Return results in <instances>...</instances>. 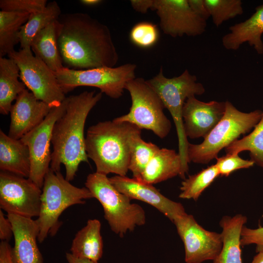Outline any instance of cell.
<instances>
[{"instance_id":"cell-7","label":"cell","mask_w":263,"mask_h":263,"mask_svg":"<svg viewBox=\"0 0 263 263\" xmlns=\"http://www.w3.org/2000/svg\"><path fill=\"white\" fill-rule=\"evenodd\" d=\"M85 185L102 205L104 218L114 233L123 237L128 231L146 223L144 209L117 190L106 175L90 173Z\"/></svg>"},{"instance_id":"cell-13","label":"cell","mask_w":263,"mask_h":263,"mask_svg":"<svg viewBox=\"0 0 263 263\" xmlns=\"http://www.w3.org/2000/svg\"><path fill=\"white\" fill-rule=\"evenodd\" d=\"M67 97L58 107L52 108L44 120L20 140L28 148L31 159L29 179L42 188L50 168L52 131L56 121L64 113Z\"/></svg>"},{"instance_id":"cell-11","label":"cell","mask_w":263,"mask_h":263,"mask_svg":"<svg viewBox=\"0 0 263 263\" xmlns=\"http://www.w3.org/2000/svg\"><path fill=\"white\" fill-rule=\"evenodd\" d=\"M42 188L28 178L0 172V207L7 212L32 218L39 214Z\"/></svg>"},{"instance_id":"cell-34","label":"cell","mask_w":263,"mask_h":263,"mask_svg":"<svg viewBox=\"0 0 263 263\" xmlns=\"http://www.w3.org/2000/svg\"><path fill=\"white\" fill-rule=\"evenodd\" d=\"M215 164L220 175L228 176L233 171L241 169L250 168L254 165L251 160H244L238 154H227L217 157Z\"/></svg>"},{"instance_id":"cell-1","label":"cell","mask_w":263,"mask_h":263,"mask_svg":"<svg viewBox=\"0 0 263 263\" xmlns=\"http://www.w3.org/2000/svg\"><path fill=\"white\" fill-rule=\"evenodd\" d=\"M56 24L64 67L75 70L114 67L119 57L107 26L83 13L61 14Z\"/></svg>"},{"instance_id":"cell-14","label":"cell","mask_w":263,"mask_h":263,"mask_svg":"<svg viewBox=\"0 0 263 263\" xmlns=\"http://www.w3.org/2000/svg\"><path fill=\"white\" fill-rule=\"evenodd\" d=\"M151 10L159 17L164 34L173 38L197 36L206 31L207 21L192 11L188 0H153Z\"/></svg>"},{"instance_id":"cell-39","label":"cell","mask_w":263,"mask_h":263,"mask_svg":"<svg viewBox=\"0 0 263 263\" xmlns=\"http://www.w3.org/2000/svg\"><path fill=\"white\" fill-rule=\"evenodd\" d=\"M131 3L135 11L145 14L149 9H151L153 0H132Z\"/></svg>"},{"instance_id":"cell-41","label":"cell","mask_w":263,"mask_h":263,"mask_svg":"<svg viewBox=\"0 0 263 263\" xmlns=\"http://www.w3.org/2000/svg\"><path fill=\"white\" fill-rule=\"evenodd\" d=\"M79 2L83 5L87 6H95L101 2L102 0H81Z\"/></svg>"},{"instance_id":"cell-26","label":"cell","mask_w":263,"mask_h":263,"mask_svg":"<svg viewBox=\"0 0 263 263\" xmlns=\"http://www.w3.org/2000/svg\"><path fill=\"white\" fill-rule=\"evenodd\" d=\"M61 15L60 8L56 1L49 2L43 10L31 14L26 22L21 27L19 34L20 49H31V43L35 36L57 20Z\"/></svg>"},{"instance_id":"cell-35","label":"cell","mask_w":263,"mask_h":263,"mask_svg":"<svg viewBox=\"0 0 263 263\" xmlns=\"http://www.w3.org/2000/svg\"><path fill=\"white\" fill-rule=\"evenodd\" d=\"M254 244L256 251L259 252L263 250V227L251 229L244 225L243 227L241 234V244L244 246Z\"/></svg>"},{"instance_id":"cell-18","label":"cell","mask_w":263,"mask_h":263,"mask_svg":"<svg viewBox=\"0 0 263 263\" xmlns=\"http://www.w3.org/2000/svg\"><path fill=\"white\" fill-rule=\"evenodd\" d=\"M14 238L13 253L17 263H43L37 241L39 232L37 220L8 214Z\"/></svg>"},{"instance_id":"cell-38","label":"cell","mask_w":263,"mask_h":263,"mask_svg":"<svg viewBox=\"0 0 263 263\" xmlns=\"http://www.w3.org/2000/svg\"><path fill=\"white\" fill-rule=\"evenodd\" d=\"M0 263H17L13 253V248L8 242L0 243Z\"/></svg>"},{"instance_id":"cell-12","label":"cell","mask_w":263,"mask_h":263,"mask_svg":"<svg viewBox=\"0 0 263 263\" xmlns=\"http://www.w3.org/2000/svg\"><path fill=\"white\" fill-rule=\"evenodd\" d=\"M173 223L184 245L186 263L214 262L218 259L223 247L221 233L205 229L187 213L178 217Z\"/></svg>"},{"instance_id":"cell-3","label":"cell","mask_w":263,"mask_h":263,"mask_svg":"<svg viewBox=\"0 0 263 263\" xmlns=\"http://www.w3.org/2000/svg\"><path fill=\"white\" fill-rule=\"evenodd\" d=\"M139 130L132 124L114 119L90 126L85 137V149L96 172L126 176L129 170L130 140Z\"/></svg>"},{"instance_id":"cell-24","label":"cell","mask_w":263,"mask_h":263,"mask_svg":"<svg viewBox=\"0 0 263 263\" xmlns=\"http://www.w3.org/2000/svg\"><path fill=\"white\" fill-rule=\"evenodd\" d=\"M19 70L10 58L0 57V113H10L12 103L26 88L19 80Z\"/></svg>"},{"instance_id":"cell-37","label":"cell","mask_w":263,"mask_h":263,"mask_svg":"<svg viewBox=\"0 0 263 263\" xmlns=\"http://www.w3.org/2000/svg\"><path fill=\"white\" fill-rule=\"evenodd\" d=\"M192 11L199 17L207 21L210 17L205 0H188Z\"/></svg>"},{"instance_id":"cell-30","label":"cell","mask_w":263,"mask_h":263,"mask_svg":"<svg viewBox=\"0 0 263 263\" xmlns=\"http://www.w3.org/2000/svg\"><path fill=\"white\" fill-rule=\"evenodd\" d=\"M219 176L215 164L203 169L196 174L189 175L181 183L179 197L182 199L197 200L204 190Z\"/></svg>"},{"instance_id":"cell-42","label":"cell","mask_w":263,"mask_h":263,"mask_svg":"<svg viewBox=\"0 0 263 263\" xmlns=\"http://www.w3.org/2000/svg\"><path fill=\"white\" fill-rule=\"evenodd\" d=\"M251 263H263V250L257 252Z\"/></svg>"},{"instance_id":"cell-20","label":"cell","mask_w":263,"mask_h":263,"mask_svg":"<svg viewBox=\"0 0 263 263\" xmlns=\"http://www.w3.org/2000/svg\"><path fill=\"white\" fill-rule=\"evenodd\" d=\"M0 169L25 178L31 170L30 155L28 147L20 139L9 137L0 130Z\"/></svg>"},{"instance_id":"cell-22","label":"cell","mask_w":263,"mask_h":263,"mask_svg":"<svg viewBox=\"0 0 263 263\" xmlns=\"http://www.w3.org/2000/svg\"><path fill=\"white\" fill-rule=\"evenodd\" d=\"M247 218L241 214L224 216L220 221L222 228L223 247L218 259L213 263H243L241 234Z\"/></svg>"},{"instance_id":"cell-17","label":"cell","mask_w":263,"mask_h":263,"mask_svg":"<svg viewBox=\"0 0 263 263\" xmlns=\"http://www.w3.org/2000/svg\"><path fill=\"white\" fill-rule=\"evenodd\" d=\"M52 108L26 89L19 95L11 109L8 135L20 139L39 125Z\"/></svg>"},{"instance_id":"cell-16","label":"cell","mask_w":263,"mask_h":263,"mask_svg":"<svg viewBox=\"0 0 263 263\" xmlns=\"http://www.w3.org/2000/svg\"><path fill=\"white\" fill-rule=\"evenodd\" d=\"M225 102H205L195 96L187 98L182 110L184 132L187 137L204 138L220 121L224 115Z\"/></svg>"},{"instance_id":"cell-33","label":"cell","mask_w":263,"mask_h":263,"mask_svg":"<svg viewBox=\"0 0 263 263\" xmlns=\"http://www.w3.org/2000/svg\"><path fill=\"white\" fill-rule=\"evenodd\" d=\"M46 0H0L1 11L30 14L43 10L47 5Z\"/></svg>"},{"instance_id":"cell-2","label":"cell","mask_w":263,"mask_h":263,"mask_svg":"<svg viewBox=\"0 0 263 263\" xmlns=\"http://www.w3.org/2000/svg\"><path fill=\"white\" fill-rule=\"evenodd\" d=\"M102 93L84 91L67 97L64 113L56 121L52 131L50 169L60 171L65 166V179L72 181L80 164L89 163L85 149L84 127L92 109L100 100Z\"/></svg>"},{"instance_id":"cell-10","label":"cell","mask_w":263,"mask_h":263,"mask_svg":"<svg viewBox=\"0 0 263 263\" xmlns=\"http://www.w3.org/2000/svg\"><path fill=\"white\" fill-rule=\"evenodd\" d=\"M8 56L18 66L21 81L38 99L51 108L61 105L66 97L54 72L33 55L31 49L15 50Z\"/></svg>"},{"instance_id":"cell-32","label":"cell","mask_w":263,"mask_h":263,"mask_svg":"<svg viewBox=\"0 0 263 263\" xmlns=\"http://www.w3.org/2000/svg\"><path fill=\"white\" fill-rule=\"evenodd\" d=\"M159 37L156 25L149 21H141L135 24L130 33V39L135 45L149 48L154 45Z\"/></svg>"},{"instance_id":"cell-27","label":"cell","mask_w":263,"mask_h":263,"mask_svg":"<svg viewBox=\"0 0 263 263\" xmlns=\"http://www.w3.org/2000/svg\"><path fill=\"white\" fill-rule=\"evenodd\" d=\"M30 14L0 11V57L8 55L19 43L21 27L28 19Z\"/></svg>"},{"instance_id":"cell-5","label":"cell","mask_w":263,"mask_h":263,"mask_svg":"<svg viewBox=\"0 0 263 263\" xmlns=\"http://www.w3.org/2000/svg\"><path fill=\"white\" fill-rule=\"evenodd\" d=\"M94 198L86 187H75L64 177L60 171L50 168L44 179L40 212L37 221L39 232L38 242H43L48 235L54 236L61 225L59 218L68 207L83 204L85 199Z\"/></svg>"},{"instance_id":"cell-28","label":"cell","mask_w":263,"mask_h":263,"mask_svg":"<svg viewBox=\"0 0 263 263\" xmlns=\"http://www.w3.org/2000/svg\"><path fill=\"white\" fill-rule=\"evenodd\" d=\"M225 149L227 154L249 151L250 160L263 169V114L252 132L233 141Z\"/></svg>"},{"instance_id":"cell-6","label":"cell","mask_w":263,"mask_h":263,"mask_svg":"<svg viewBox=\"0 0 263 263\" xmlns=\"http://www.w3.org/2000/svg\"><path fill=\"white\" fill-rule=\"evenodd\" d=\"M224 116L199 144L189 143L188 163L206 164L218 157L219 152L241 134L249 132L258 124L263 111L256 110L244 113L238 110L230 102L225 101Z\"/></svg>"},{"instance_id":"cell-9","label":"cell","mask_w":263,"mask_h":263,"mask_svg":"<svg viewBox=\"0 0 263 263\" xmlns=\"http://www.w3.org/2000/svg\"><path fill=\"white\" fill-rule=\"evenodd\" d=\"M136 65L126 63L116 67H100L75 70L64 67L54 72L65 94L79 86L98 88L102 93L113 99L120 97L126 84L135 78Z\"/></svg>"},{"instance_id":"cell-21","label":"cell","mask_w":263,"mask_h":263,"mask_svg":"<svg viewBox=\"0 0 263 263\" xmlns=\"http://www.w3.org/2000/svg\"><path fill=\"white\" fill-rule=\"evenodd\" d=\"M181 172L182 162L179 154L174 150L159 149L138 180L153 185L177 175L180 177Z\"/></svg>"},{"instance_id":"cell-19","label":"cell","mask_w":263,"mask_h":263,"mask_svg":"<svg viewBox=\"0 0 263 263\" xmlns=\"http://www.w3.org/2000/svg\"><path fill=\"white\" fill-rule=\"evenodd\" d=\"M229 32L222 38L224 47L228 50H237L244 43L253 47L257 54H263V4L255 8V12L244 21L232 25Z\"/></svg>"},{"instance_id":"cell-25","label":"cell","mask_w":263,"mask_h":263,"mask_svg":"<svg viewBox=\"0 0 263 263\" xmlns=\"http://www.w3.org/2000/svg\"><path fill=\"white\" fill-rule=\"evenodd\" d=\"M56 22L39 31L31 43L34 55L55 72L64 68L57 45Z\"/></svg>"},{"instance_id":"cell-31","label":"cell","mask_w":263,"mask_h":263,"mask_svg":"<svg viewBox=\"0 0 263 263\" xmlns=\"http://www.w3.org/2000/svg\"><path fill=\"white\" fill-rule=\"evenodd\" d=\"M205 2L217 27L244 12L241 0H205Z\"/></svg>"},{"instance_id":"cell-23","label":"cell","mask_w":263,"mask_h":263,"mask_svg":"<svg viewBox=\"0 0 263 263\" xmlns=\"http://www.w3.org/2000/svg\"><path fill=\"white\" fill-rule=\"evenodd\" d=\"M101 226L97 219L89 220L73 240L71 253L78 258L98 262L102 256L103 249Z\"/></svg>"},{"instance_id":"cell-8","label":"cell","mask_w":263,"mask_h":263,"mask_svg":"<svg viewBox=\"0 0 263 263\" xmlns=\"http://www.w3.org/2000/svg\"><path fill=\"white\" fill-rule=\"evenodd\" d=\"M125 90L130 93L131 107L128 113L114 120L150 130L161 139L166 137L170 131L171 122L164 113L162 100L146 80L135 78L126 84Z\"/></svg>"},{"instance_id":"cell-29","label":"cell","mask_w":263,"mask_h":263,"mask_svg":"<svg viewBox=\"0 0 263 263\" xmlns=\"http://www.w3.org/2000/svg\"><path fill=\"white\" fill-rule=\"evenodd\" d=\"M141 131H137L132 135L130 142L129 169L133 178L136 179L140 178L147 165L160 149L156 145L143 140Z\"/></svg>"},{"instance_id":"cell-40","label":"cell","mask_w":263,"mask_h":263,"mask_svg":"<svg viewBox=\"0 0 263 263\" xmlns=\"http://www.w3.org/2000/svg\"><path fill=\"white\" fill-rule=\"evenodd\" d=\"M66 258L68 263H98L88 259L76 257L71 253H66Z\"/></svg>"},{"instance_id":"cell-36","label":"cell","mask_w":263,"mask_h":263,"mask_svg":"<svg viewBox=\"0 0 263 263\" xmlns=\"http://www.w3.org/2000/svg\"><path fill=\"white\" fill-rule=\"evenodd\" d=\"M13 235L12 224L8 217L6 218L2 209L0 210V239L1 241L9 242Z\"/></svg>"},{"instance_id":"cell-4","label":"cell","mask_w":263,"mask_h":263,"mask_svg":"<svg viewBox=\"0 0 263 263\" xmlns=\"http://www.w3.org/2000/svg\"><path fill=\"white\" fill-rule=\"evenodd\" d=\"M146 81L158 94L165 108L168 110L175 125L178 140V153L182 162L180 177L184 180L188 171L189 142L184 132L183 108L189 97L203 94L205 92V87L201 83L197 82L196 76L190 74L187 69L179 76L167 78L164 75L161 67L157 75Z\"/></svg>"},{"instance_id":"cell-15","label":"cell","mask_w":263,"mask_h":263,"mask_svg":"<svg viewBox=\"0 0 263 263\" xmlns=\"http://www.w3.org/2000/svg\"><path fill=\"white\" fill-rule=\"evenodd\" d=\"M109 178L119 192L131 199H136L151 205L172 222L178 217L187 213L181 203L166 197L151 184L126 176L115 175Z\"/></svg>"}]
</instances>
